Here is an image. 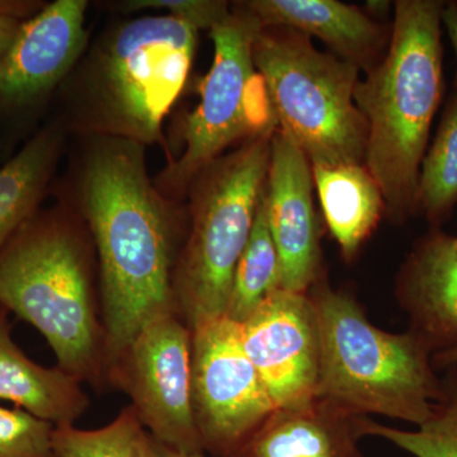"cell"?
Returning <instances> with one entry per match:
<instances>
[{
  "instance_id": "5bb4252c",
  "label": "cell",
  "mask_w": 457,
  "mask_h": 457,
  "mask_svg": "<svg viewBox=\"0 0 457 457\" xmlns=\"http://www.w3.org/2000/svg\"><path fill=\"white\" fill-rule=\"evenodd\" d=\"M395 299L409 329L433 356L457 348V245L455 237L432 228L400 266Z\"/></svg>"
},
{
  "instance_id": "d4e9b609",
  "label": "cell",
  "mask_w": 457,
  "mask_h": 457,
  "mask_svg": "<svg viewBox=\"0 0 457 457\" xmlns=\"http://www.w3.org/2000/svg\"><path fill=\"white\" fill-rule=\"evenodd\" d=\"M121 8L129 12L165 9L170 16L185 21L196 29H212L230 14L228 3L216 0H134L122 3Z\"/></svg>"
},
{
  "instance_id": "ba28073f",
  "label": "cell",
  "mask_w": 457,
  "mask_h": 457,
  "mask_svg": "<svg viewBox=\"0 0 457 457\" xmlns=\"http://www.w3.org/2000/svg\"><path fill=\"white\" fill-rule=\"evenodd\" d=\"M242 7L210 29L215 49L212 69L201 86L200 104L186 120L185 150L156 179V188L164 195H182L237 140L278 129L272 113L252 107L253 102L267 98V93L252 97L261 79L255 74L253 44L263 27Z\"/></svg>"
},
{
  "instance_id": "484cf974",
  "label": "cell",
  "mask_w": 457,
  "mask_h": 457,
  "mask_svg": "<svg viewBox=\"0 0 457 457\" xmlns=\"http://www.w3.org/2000/svg\"><path fill=\"white\" fill-rule=\"evenodd\" d=\"M44 8V3L36 0H0V17H13L26 21Z\"/></svg>"
},
{
  "instance_id": "5b68a950",
  "label": "cell",
  "mask_w": 457,
  "mask_h": 457,
  "mask_svg": "<svg viewBox=\"0 0 457 457\" xmlns=\"http://www.w3.org/2000/svg\"><path fill=\"white\" fill-rule=\"evenodd\" d=\"M272 134L251 137L194 180L191 227L173 278L174 311L191 330L227 315L234 272L266 188Z\"/></svg>"
},
{
  "instance_id": "83f0119b",
  "label": "cell",
  "mask_w": 457,
  "mask_h": 457,
  "mask_svg": "<svg viewBox=\"0 0 457 457\" xmlns=\"http://www.w3.org/2000/svg\"><path fill=\"white\" fill-rule=\"evenodd\" d=\"M442 26L446 27V31L449 33L451 44H453L457 60V2L445 3L444 12H442Z\"/></svg>"
},
{
  "instance_id": "8fae6325",
  "label": "cell",
  "mask_w": 457,
  "mask_h": 457,
  "mask_svg": "<svg viewBox=\"0 0 457 457\" xmlns=\"http://www.w3.org/2000/svg\"><path fill=\"white\" fill-rule=\"evenodd\" d=\"M249 360L276 408L317 399L320 337L308 294L278 288L240 324Z\"/></svg>"
},
{
  "instance_id": "44dd1931",
  "label": "cell",
  "mask_w": 457,
  "mask_h": 457,
  "mask_svg": "<svg viewBox=\"0 0 457 457\" xmlns=\"http://www.w3.org/2000/svg\"><path fill=\"white\" fill-rule=\"evenodd\" d=\"M457 204V92L445 107L437 134L420 165L417 212L437 228Z\"/></svg>"
},
{
  "instance_id": "cb8c5ba5",
  "label": "cell",
  "mask_w": 457,
  "mask_h": 457,
  "mask_svg": "<svg viewBox=\"0 0 457 457\" xmlns=\"http://www.w3.org/2000/svg\"><path fill=\"white\" fill-rule=\"evenodd\" d=\"M54 428L22 409L0 405V457H56Z\"/></svg>"
},
{
  "instance_id": "8992f818",
  "label": "cell",
  "mask_w": 457,
  "mask_h": 457,
  "mask_svg": "<svg viewBox=\"0 0 457 457\" xmlns=\"http://www.w3.org/2000/svg\"><path fill=\"white\" fill-rule=\"evenodd\" d=\"M278 129L315 165L362 164L368 125L354 102L360 68L315 49L287 27L262 29L253 44Z\"/></svg>"
},
{
  "instance_id": "603a6c76",
  "label": "cell",
  "mask_w": 457,
  "mask_h": 457,
  "mask_svg": "<svg viewBox=\"0 0 457 457\" xmlns=\"http://www.w3.org/2000/svg\"><path fill=\"white\" fill-rule=\"evenodd\" d=\"M53 445L56 457H154L153 438L130 404L99 428L55 427Z\"/></svg>"
},
{
  "instance_id": "6da1fadb",
  "label": "cell",
  "mask_w": 457,
  "mask_h": 457,
  "mask_svg": "<svg viewBox=\"0 0 457 457\" xmlns=\"http://www.w3.org/2000/svg\"><path fill=\"white\" fill-rule=\"evenodd\" d=\"M102 137L87 159L82 192L98 260L108 372L147 321L174 311L179 222L147 176L144 146Z\"/></svg>"
},
{
  "instance_id": "7402d4cb",
  "label": "cell",
  "mask_w": 457,
  "mask_h": 457,
  "mask_svg": "<svg viewBox=\"0 0 457 457\" xmlns=\"http://www.w3.org/2000/svg\"><path fill=\"white\" fill-rule=\"evenodd\" d=\"M366 437L389 441L414 457H457V365L445 369L432 416L417 429L378 425L366 418Z\"/></svg>"
},
{
  "instance_id": "7c38bea8",
  "label": "cell",
  "mask_w": 457,
  "mask_h": 457,
  "mask_svg": "<svg viewBox=\"0 0 457 457\" xmlns=\"http://www.w3.org/2000/svg\"><path fill=\"white\" fill-rule=\"evenodd\" d=\"M312 164L285 132L270 137L267 221L279 258V288L306 294L323 278Z\"/></svg>"
},
{
  "instance_id": "ac0fdd59",
  "label": "cell",
  "mask_w": 457,
  "mask_h": 457,
  "mask_svg": "<svg viewBox=\"0 0 457 457\" xmlns=\"http://www.w3.org/2000/svg\"><path fill=\"white\" fill-rule=\"evenodd\" d=\"M312 171L327 227L351 262L383 218L381 189L363 164L315 165Z\"/></svg>"
},
{
  "instance_id": "f546056e",
  "label": "cell",
  "mask_w": 457,
  "mask_h": 457,
  "mask_svg": "<svg viewBox=\"0 0 457 457\" xmlns=\"http://www.w3.org/2000/svg\"><path fill=\"white\" fill-rule=\"evenodd\" d=\"M154 444V457H212L206 455V453H183L179 451L168 449L163 445L158 444V442L153 440Z\"/></svg>"
},
{
  "instance_id": "277c9868",
  "label": "cell",
  "mask_w": 457,
  "mask_h": 457,
  "mask_svg": "<svg viewBox=\"0 0 457 457\" xmlns=\"http://www.w3.org/2000/svg\"><path fill=\"white\" fill-rule=\"evenodd\" d=\"M320 337L317 398L417 427L432 416L441 376L425 341L374 326L360 303L321 278L308 291Z\"/></svg>"
},
{
  "instance_id": "ffe728a7",
  "label": "cell",
  "mask_w": 457,
  "mask_h": 457,
  "mask_svg": "<svg viewBox=\"0 0 457 457\" xmlns=\"http://www.w3.org/2000/svg\"><path fill=\"white\" fill-rule=\"evenodd\" d=\"M278 288L279 258L267 221L264 188L251 236L234 272L225 317L239 324L245 323L255 309Z\"/></svg>"
},
{
  "instance_id": "52a82bcc",
  "label": "cell",
  "mask_w": 457,
  "mask_h": 457,
  "mask_svg": "<svg viewBox=\"0 0 457 457\" xmlns=\"http://www.w3.org/2000/svg\"><path fill=\"white\" fill-rule=\"evenodd\" d=\"M197 31L167 14L137 18L104 38L89 65L90 130L143 146L162 143L165 116L191 71Z\"/></svg>"
},
{
  "instance_id": "9a60e30c",
  "label": "cell",
  "mask_w": 457,
  "mask_h": 457,
  "mask_svg": "<svg viewBox=\"0 0 457 457\" xmlns=\"http://www.w3.org/2000/svg\"><path fill=\"white\" fill-rule=\"evenodd\" d=\"M366 418L319 398L278 408L233 457H365Z\"/></svg>"
},
{
  "instance_id": "3957f363",
  "label": "cell",
  "mask_w": 457,
  "mask_h": 457,
  "mask_svg": "<svg viewBox=\"0 0 457 457\" xmlns=\"http://www.w3.org/2000/svg\"><path fill=\"white\" fill-rule=\"evenodd\" d=\"M0 305L44 337L57 368L95 389L108 387L89 245L59 210L37 212L0 252Z\"/></svg>"
},
{
  "instance_id": "30bf717a",
  "label": "cell",
  "mask_w": 457,
  "mask_h": 457,
  "mask_svg": "<svg viewBox=\"0 0 457 457\" xmlns=\"http://www.w3.org/2000/svg\"><path fill=\"white\" fill-rule=\"evenodd\" d=\"M192 330L174 311L147 321L111 363L108 387L121 390L153 440L204 453L192 414Z\"/></svg>"
},
{
  "instance_id": "4dcf8cb0",
  "label": "cell",
  "mask_w": 457,
  "mask_h": 457,
  "mask_svg": "<svg viewBox=\"0 0 457 457\" xmlns=\"http://www.w3.org/2000/svg\"><path fill=\"white\" fill-rule=\"evenodd\" d=\"M389 8L390 3L384 2V0H371V2H366L365 4L370 18L384 16L385 13H387Z\"/></svg>"
},
{
  "instance_id": "4316f807",
  "label": "cell",
  "mask_w": 457,
  "mask_h": 457,
  "mask_svg": "<svg viewBox=\"0 0 457 457\" xmlns=\"http://www.w3.org/2000/svg\"><path fill=\"white\" fill-rule=\"evenodd\" d=\"M22 22L18 18L0 17V59L7 53Z\"/></svg>"
},
{
  "instance_id": "9c48e42d",
  "label": "cell",
  "mask_w": 457,
  "mask_h": 457,
  "mask_svg": "<svg viewBox=\"0 0 457 457\" xmlns=\"http://www.w3.org/2000/svg\"><path fill=\"white\" fill-rule=\"evenodd\" d=\"M191 400L201 447L212 457L236 455L278 409L237 321L216 318L192 329Z\"/></svg>"
},
{
  "instance_id": "1f68e13d",
  "label": "cell",
  "mask_w": 457,
  "mask_h": 457,
  "mask_svg": "<svg viewBox=\"0 0 457 457\" xmlns=\"http://www.w3.org/2000/svg\"><path fill=\"white\" fill-rule=\"evenodd\" d=\"M455 239H456V245H457V237H455Z\"/></svg>"
},
{
  "instance_id": "d6986e66",
  "label": "cell",
  "mask_w": 457,
  "mask_h": 457,
  "mask_svg": "<svg viewBox=\"0 0 457 457\" xmlns=\"http://www.w3.org/2000/svg\"><path fill=\"white\" fill-rule=\"evenodd\" d=\"M62 129L45 126L0 168V252L38 212L62 147Z\"/></svg>"
},
{
  "instance_id": "2e32d148",
  "label": "cell",
  "mask_w": 457,
  "mask_h": 457,
  "mask_svg": "<svg viewBox=\"0 0 457 457\" xmlns=\"http://www.w3.org/2000/svg\"><path fill=\"white\" fill-rule=\"evenodd\" d=\"M11 315L0 305V402L55 427L75 425L89 407L83 384L57 366L29 359L14 341Z\"/></svg>"
},
{
  "instance_id": "f1b7e54d",
  "label": "cell",
  "mask_w": 457,
  "mask_h": 457,
  "mask_svg": "<svg viewBox=\"0 0 457 457\" xmlns=\"http://www.w3.org/2000/svg\"><path fill=\"white\" fill-rule=\"evenodd\" d=\"M432 361L436 370H445L449 368V366L457 365V348L435 354L432 357Z\"/></svg>"
},
{
  "instance_id": "7a4b0ae2",
  "label": "cell",
  "mask_w": 457,
  "mask_h": 457,
  "mask_svg": "<svg viewBox=\"0 0 457 457\" xmlns=\"http://www.w3.org/2000/svg\"><path fill=\"white\" fill-rule=\"evenodd\" d=\"M444 7L438 0H398L386 56L354 89L368 125L363 165L395 224L417 212L420 165L444 95Z\"/></svg>"
},
{
  "instance_id": "4fadbf2b",
  "label": "cell",
  "mask_w": 457,
  "mask_h": 457,
  "mask_svg": "<svg viewBox=\"0 0 457 457\" xmlns=\"http://www.w3.org/2000/svg\"><path fill=\"white\" fill-rule=\"evenodd\" d=\"M87 2L56 0L23 21L0 59V110H26L68 74L84 49Z\"/></svg>"
},
{
  "instance_id": "e0dca14e",
  "label": "cell",
  "mask_w": 457,
  "mask_h": 457,
  "mask_svg": "<svg viewBox=\"0 0 457 457\" xmlns=\"http://www.w3.org/2000/svg\"><path fill=\"white\" fill-rule=\"evenodd\" d=\"M243 5L263 29L287 27L326 42L339 57L371 69L385 37L365 12L337 0H252Z\"/></svg>"
}]
</instances>
